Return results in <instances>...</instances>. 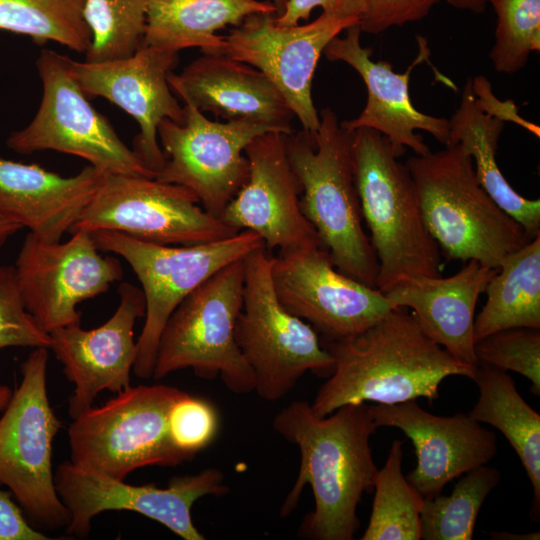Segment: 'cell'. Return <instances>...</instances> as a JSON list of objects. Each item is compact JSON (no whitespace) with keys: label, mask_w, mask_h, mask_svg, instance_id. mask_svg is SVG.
Masks as SVG:
<instances>
[{"label":"cell","mask_w":540,"mask_h":540,"mask_svg":"<svg viewBox=\"0 0 540 540\" xmlns=\"http://www.w3.org/2000/svg\"><path fill=\"white\" fill-rule=\"evenodd\" d=\"M475 355L482 362L505 371H514L531 382L534 395L540 394V329L509 328L475 341Z\"/></svg>","instance_id":"e575fe53"},{"label":"cell","mask_w":540,"mask_h":540,"mask_svg":"<svg viewBox=\"0 0 540 540\" xmlns=\"http://www.w3.org/2000/svg\"><path fill=\"white\" fill-rule=\"evenodd\" d=\"M491 537L493 539H502V540H514V539H520V540H535L539 539V532H533L529 534L519 535V534H510L507 532H491Z\"/></svg>","instance_id":"7bdbcfd3"},{"label":"cell","mask_w":540,"mask_h":540,"mask_svg":"<svg viewBox=\"0 0 540 540\" xmlns=\"http://www.w3.org/2000/svg\"><path fill=\"white\" fill-rule=\"evenodd\" d=\"M36 66L43 87L41 103L29 125L7 138L11 150H54L81 157L103 173L155 178L89 103L71 73L69 57L43 49Z\"/></svg>","instance_id":"8fae6325"},{"label":"cell","mask_w":540,"mask_h":540,"mask_svg":"<svg viewBox=\"0 0 540 540\" xmlns=\"http://www.w3.org/2000/svg\"><path fill=\"white\" fill-rule=\"evenodd\" d=\"M497 270L469 260L452 276L404 279L383 294L394 308L411 309L427 335L453 357L476 366L475 309Z\"/></svg>","instance_id":"cb8c5ba5"},{"label":"cell","mask_w":540,"mask_h":540,"mask_svg":"<svg viewBox=\"0 0 540 540\" xmlns=\"http://www.w3.org/2000/svg\"><path fill=\"white\" fill-rule=\"evenodd\" d=\"M99 251L88 231H76L64 243L26 235L14 268L24 307L43 331L80 324L77 305L122 278L120 261Z\"/></svg>","instance_id":"9a60e30c"},{"label":"cell","mask_w":540,"mask_h":540,"mask_svg":"<svg viewBox=\"0 0 540 540\" xmlns=\"http://www.w3.org/2000/svg\"><path fill=\"white\" fill-rule=\"evenodd\" d=\"M272 258L265 246L244 258L243 304L234 332L254 374V392L269 402L286 396L307 371L329 377L334 370V360L317 332L279 302Z\"/></svg>","instance_id":"9c48e42d"},{"label":"cell","mask_w":540,"mask_h":540,"mask_svg":"<svg viewBox=\"0 0 540 540\" xmlns=\"http://www.w3.org/2000/svg\"><path fill=\"white\" fill-rule=\"evenodd\" d=\"M105 173L89 165L63 177L0 154V214L47 243L60 242L99 188Z\"/></svg>","instance_id":"d4e9b609"},{"label":"cell","mask_w":540,"mask_h":540,"mask_svg":"<svg viewBox=\"0 0 540 540\" xmlns=\"http://www.w3.org/2000/svg\"><path fill=\"white\" fill-rule=\"evenodd\" d=\"M100 251L122 256L142 285L145 322L137 340L134 374L153 376L162 330L180 302L223 267L264 247L255 232L239 231L216 241L194 245H160L110 230L91 232Z\"/></svg>","instance_id":"ba28073f"},{"label":"cell","mask_w":540,"mask_h":540,"mask_svg":"<svg viewBox=\"0 0 540 540\" xmlns=\"http://www.w3.org/2000/svg\"><path fill=\"white\" fill-rule=\"evenodd\" d=\"M368 408L378 427H396L411 439L417 463L405 477L424 499L441 494L448 482L487 464L497 453L496 435L468 413L439 416L416 400Z\"/></svg>","instance_id":"7402d4cb"},{"label":"cell","mask_w":540,"mask_h":540,"mask_svg":"<svg viewBox=\"0 0 540 540\" xmlns=\"http://www.w3.org/2000/svg\"><path fill=\"white\" fill-rule=\"evenodd\" d=\"M426 229L447 261L476 260L498 269L530 240L523 227L484 190L473 159L459 145L407 162Z\"/></svg>","instance_id":"277c9868"},{"label":"cell","mask_w":540,"mask_h":540,"mask_svg":"<svg viewBox=\"0 0 540 540\" xmlns=\"http://www.w3.org/2000/svg\"><path fill=\"white\" fill-rule=\"evenodd\" d=\"M352 159L379 264L376 288L385 293L404 279L440 276L441 253L423 222L414 180L388 139L369 128L352 131Z\"/></svg>","instance_id":"5b68a950"},{"label":"cell","mask_w":540,"mask_h":540,"mask_svg":"<svg viewBox=\"0 0 540 540\" xmlns=\"http://www.w3.org/2000/svg\"><path fill=\"white\" fill-rule=\"evenodd\" d=\"M320 343L333 358L334 370L311 404L318 416L368 401L396 404L425 398L432 404L445 378L472 380L477 368L453 357L401 307L359 334L321 338Z\"/></svg>","instance_id":"7a4b0ae2"},{"label":"cell","mask_w":540,"mask_h":540,"mask_svg":"<svg viewBox=\"0 0 540 540\" xmlns=\"http://www.w3.org/2000/svg\"><path fill=\"white\" fill-rule=\"evenodd\" d=\"M451 6L474 13H482L487 5L486 0H446Z\"/></svg>","instance_id":"b9f144b4"},{"label":"cell","mask_w":540,"mask_h":540,"mask_svg":"<svg viewBox=\"0 0 540 540\" xmlns=\"http://www.w3.org/2000/svg\"><path fill=\"white\" fill-rule=\"evenodd\" d=\"M118 294L119 306L103 325L84 330L73 324L49 332V348L75 386L68 408L72 419L90 408L99 392L119 393L130 386L137 356L134 325L145 316L146 302L142 289L128 282L119 285Z\"/></svg>","instance_id":"44dd1931"},{"label":"cell","mask_w":540,"mask_h":540,"mask_svg":"<svg viewBox=\"0 0 540 540\" xmlns=\"http://www.w3.org/2000/svg\"><path fill=\"white\" fill-rule=\"evenodd\" d=\"M184 104L182 124L165 118L158 126L165 163L155 178L186 187L204 210L219 218L247 179V145L261 134L283 131L253 120L212 121Z\"/></svg>","instance_id":"4fadbf2b"},{"label":"cell","mask_w":540,"mask_h":540,"mask_svg":"<svg viewBox=\"0 0 540 540\" xmlns=\"http://www.w3.org/2000/svg\"><path fill=\"white\" fill-rule=\"evenodd\" d=\"M169 86L184 103L227 121L253 120L290 134L294 116L276 86L256 68L223 54H204L180 74H168Z\"/></svg>","instance_id":"603a6c76"},{"label":"cell","mask_w":540,"mask_h":540,"mask_svg":"<svg viewBox=\"0 0 540 540\" xmlns=\"http://www.w3.org/2000/svg\"><path fill=\"white\" fill-rule=\"evenodd\" d=\"M85 0H0V30L87 53L92 36L83 17Z\"/></svg>","instance_id":"4dcf8cb0"},{"label":"cell","mask_w":540,"mask_h":540,"mask_svg":"<svg viewBox=\"0 0 540 540\" xmlns=\"http://www.w3.org/2000/svg\"><path fill=\"white\" fill-rule=\"evenodd\" d=\"M361 29L355 24L346 29L344 37H334L324 49L330 61H342L361 76L367 89V101L358 117L340 122L341 126L354 131L369 128L386 137L400 158L410 148L416 155L430 152L417 130L431 134L444 146L449 138V119L420 112L409 94L412 70L430 55L425 38H418L419 53L404 73L393 71L384 60L371 59L372 49L362 47Z\"/></svg>","instance_id":"ffe728a7"},{"label":"cell","mask_w":540,"mask_h":540,"mask_svg":"<svg viewBox=\"0 0 540 540\" xmlns=\"http://www.w3.org/2000/svg\"><path fill=\"white\" fill-rule=\"evenodd\" d=\"M83 17L92 36L85 61L128 58L143 41L146 0H85Z\"/></svg>","instance_id":"d6a6232c"},{"label":"cell","mask_w":540,"mask_h":540,"mask_svg":"<svg viewBox=\"0 0 540 540\" xmlns=\"http://www.w3.org/2000/svg\"><path fill=\"white\" fill-rule=\"evenodd\" d=\"M22 228L23 226L17 221L0 214V247Z\"/></svg>","instance_id":"60d3db41"},{"label":"cell","mask_w":540,"mask_h":540,"mask_svg":"<svg viewBox=\"0 0 540 540\" xmlns=\"http://www.w3.org/2000/svg\"><path fill=\"white\" fill-rule=\"evenodd\" d=\"M475 341L509 328L540 329V235L509 255L488 282Z\"/></svg>","instance_id":"f1b7e54d"},{"label":"cell","mask_w":540,"mask_h":540,"mask_svg":"<svg viewBox=\"0 0 540 540\" xmlns=\"http://www.w3.org/2000/svg\"><path fill=\"white\" fill-rule=\"evenodd\" d=\"M48 348L36 347L21 365L22 380L0 418V484L46 529L67 527L69 510L52 473V444L62 426L47 395Z\"/></svg>","instance_id":"30bf717a"},{"label":"cell","mask_w":540,"mask_h":540,"mask_svg":"<svg viewBox=\"0 0 540 540\" xmlns=\"http://www.w3.org/2000/svg\"><path fill=\"white\" fill-rule=\"evenodd\" d=\"M258 13L276 14V8L259 0H146L142 44L176 53L199 47L204 54H221L225 40L216 32Z\"/></svg>","instance_id":"484cf974"},{"label":"cell","mask_w":540,"mask_h":540,"mask_svg":"<svg viewBox=\"0 0 540 540\" xmlns=\"http://www.w3.org/2000/svg\"><path fill=\"white\" fill-rule=\"evenodd\" d=\"M440 0H366L359 21L361 31L379 34L393 26H403L428 15Z\"/></svg>","instance_id":"74e56055"},{"label":"cell","mask_w":540,"mask_h":540,"mask_svg":"<svg viewBox=\"0 0 540 540\" xmlns=\"http://www.w3.org/2000/svg\"><path fill=\"white\" fill-rule=\"evenodd\" d=\"M503 119L489 112L477 99L472 81L463 88L459 107L449 119L447 145L459 144L475 161L478 182L530 239L540 235V200L518 194L503 176L496 162Z\"/></svg>","instance_id":"4316f807"},{"label":"cell","mask_w":540,"mask_h":540,"mask_svg":"<svg viewBox=\"0 0 540 540\" xmlns=\"http://www.w3.org/2000/svg\"><path fill=\"white\" fill-rule=\"evenodd\" d=\"M50 335L26 311L18 288L14 266L0 265V349L46 347Z\"/></svg>","instance_id":"8d00e7d4"},{"label":"cell","mask_w":540,"mask_h":540,"mask_svg":"<svg viewBox=\"0 0 540 540\" xmlns=\"http://www.w3.org/2000/svg\"><path fill=\"white\" fill-rule=\"evenodd\" d=\"M219 418L208 401L185 393L172 405L168 430L174 446L191 460L215 438Z\"/></svg>","instance_id":"d590c367"},{"label":"cell","mask_w":540,"mask_h":540,"mask_svg":"<svg viewBox=\"0 0 540 540\" xmlns=\"http://www.w3.org/2000/svg\"><path fill=\"white\" fill-rule=\"evenodd\" d=\"M277 254L272 258L271 276L279 302L310 323L322 339L359 334L395 309L379 289L337 270L322 246Z\"/></svg>","instance_id":"2e32d148"},{"label":"cell","mask_w":540,"mask_h":540,"mask_svg":"<svg viewBox=\"0 0 540 540\" xmlns=\"http://www.w3.org/2000/svg\"><path fill=\"white\" fill-rule=\"evenodd\" d=\"M359 24L322 12L305 25L281 26L275 13L248 16L224 37L221 54L262 72L279 90L302 129L316 131L320 117L313 104L314 72L327 44Z\"/></svg>","instance_id":"e0dca14e"},{"label":"cell","mask_w":540,"mask_h":540,"mask_svg":"<svg viewBox=\"0 0 540 540\" xmlns=\"http://www.w3.org/2000/svg\"><path fill=\"white\" fill-rule=\"evenodd\" d=\"M316 7L322 8L325 14L359 22L365 12L366 0H288L284 12L276 16V22L281 26L297 25L300 20H308Z\"/></svg>","instance_id":"f35d334b"},{"label":"cell","mask_w":540,"mask_h":540,"mask_svg":"<svg viewBox=\"0 0 540 540\" xmlns=\"http://www.w3.org/2000/svg\"><path fill=\"white\" fill-rule=\"evenodd\" d=\"M11 395V391L7 386L0 385V411L5 408Z\"/></svg>","instance_id":"ee69618b"},{"label":"cell","mask_w":540,"mask_h":540,"mask_svg":"<svg viewBox=\"0 0 540 540\" xmlns=\"http://www.w3.org/2000/svg\"><path fill=\"white\" fill-rule=\"evenodd\" d=\"M284 135L267 132L247 145V179L219 219L237 232L257 233L268 250L324 247L300 210L301 187L286 153Z\"/></svg>","instance_id":"d6986e66"},{"label":"cell","mask_w":540,"mask_h":540,"mask_svg":"<svg viewBox=\"0 0 540 540\" xmlns=\"http://www.w3.org/2000/svg\"><path fill=\"white\" fill-rule=\"evenodd\" d=\"M287 2L288 0H272L276 8V16H280L284 12Z\"/></svg>","instance_id":"f6af8a7d"},{"label":"cell","mask_w":540,"mask_h":540,"mask_svg":"<svg viewBox=\"0 0 540 540\" xmlns=\"http://www.w3.org/2000/svg\"><path fill=\"white\" fill-rule=\"evenodd\" d=\"M186 392L169 385L129 386L91 406L68 428L71 463L117 480L146 466H177L189 458L171 441L168 415Z\"/></svg>","instance_id":"52a82bcc"},{"label":"cell","mask_w":540,"mask_h":540,"mask_svg":"<svg viewBox=\"0 0 540 540\" xmlns=\"http://www.w3.org/2000/svg\"><path fill=\"white\" fill-rule=\"evenodd\" d=\"M178 53L141 44L130 57L103 62L69 58L71 73L87 96L108 99L136 119L140 131L133 151L155 175L165 163L158 144V126L168 118L182 124L185 111L172 94L168 74ZM156 177V176H155Z\"/></svg>","instance_id":"ac0fdd59"},{"label":"cell","mask_w":540,"mask_h":540,"mask_svg":"<svg viewBox=\"0 0 540 540\" xmlns=\"http://www.w3.org/2000/svg\"><path fill=\"white\" fill-rule=\"evenodd\" d=\"M500 479L497 468L484 464L465 473L450 495L424 499L421 539L471 540L481 506Z\"/></svg>","instance_id":"1f68e13d"},{"label":"cell","mask_w":540,"mask_h":540,"mask_svg":"<svg viewBox=\"0 0 540 540\" xmlns=\"http://www.w3.org/2000/svg\"><path fill=\"white\" fill-rule=\"evenodd\" d=\"M244 259L213 274L169 316L159 339L153 378L190 368L196 377H219L234 394L254 392V374L235 340L243 304Z\"/></svg>","instance_id":"8992f818"},{"label":"cell","mask_w":540,"mask_h":540,"mask_svg":"<svg viewBox=\"0 0 540 540\" xmlns=\"http://www.w3.org/2000/svg\"><path fill=\"white\" fill-rule=\"evenodd\" d=\"M472 380L479 396L469 416L498 429L515 450L533 487L531 517L540 515V415L505 370L478 362Z\"/></svg>","instance_id":"83f0119b"},{"label":"cell","mask_w":540,"mask_h":540,"mask_svg":"<svg viewBox=\"0 0 540 540\" xmlns=\"http://www.w3.org/2000/svg\"><path fill=\"white\" fill-rule=\"evenodd\" d=\"M316 131L284 135L291 168L300 184L299 206L341 273L376 287L379 264L362 225L354 180L352 131L330 108Z\"/></svg>","instance_id":"3957f363"},{"label":"cell","mask_w":540,"mask_h":540,"mask_svg":"<svg viewBox=\"0 0 540 540\" xmlns=\"http://www.w3.org/2000/svg\"><path fill=\"white\" fill-rule=\"evenodd\" d=\"M54 483L71 515L67 533L75 537L88 535L96 515L124 510L157 521L184 540H204L192 520L193 504L202 497H220L229 492L224 474L217 468L175 477L166 488H160L129 485L64 462L55 471Z\"/></svg>","instance_id":"5bb4252c"},{"label":"cell","mask_w":540,"mask_h":540,"mask_svg":"<svg viewBox=\"0 0 540 540\" xmlns=\"http://www.w3.org/2000/svg\"><path fill=\"white\" fill-rule=\"evenodd\" d=\"M272 426L300 452L296 482L286 495L282 517L297 507L304 487L312 488L315 507L305 515L298 536L312 540H352L360 527L357 506L374 490L378 468L370 438L376 425L365 403L346 404L318 416L306 400L281 409Z\"/></svg>","instance_id":"6da1fadb"},{"label":"cell","mask_w":540,"mask_h":540,"mask_svg":"<svg viewBox=\"0 0 540 540\" xmlns=\"http://www.w3.org/2000/svg\"><path fill=\"white\" fill-rule=\"evenodd\" d=\"M199 204L192 191L178 184L105 173L68 232L110 230L160 245H194L238 233Z\"/></svg>","instance_id":"7c38bea8"},{"label":"cell","mask_w":540,"mask_h":540,"mask_svg":"<svg viewBox=\"0 0 540 540\" xmlns=\"http://www.w3.org/2000/svg\"><path fill=\"white\" fill-rule=\"evenodd\" d=\"M403 441L394 439L384 466L378 469L369 524L361 540H420L424 497L402 470Z\"/></svg>","instance_id":"f546056e"},{"label":"cell","mask_w":540,"mask_h":540,"mask_svg":"<svg viewBox=\"0 0 540 540\" xmlns=\"http://www.w3.org/2000/svg\"><path fill=\"white\" fill-rule=\"evenodd\" d=\"M497 24L490 59L497 72L521 70L532 52L540 51V0H486Z\"/></svg>","instance_id":"836d02e7"},{"label":"cell","mask_w":540,"mask_h":540,"mask_svg":"<svg viewBox=\"0 0 540 540\" xmlns=\"http://www.w3.org/2000/svg\"><path fill=\"white\" fill-rule=\"evenodd\" d=\"M1 485V484H0ZM33 529L10 494L0 488V540H50Z\"/></svg>","instance_id":"ab89813d"}]
</instances>
